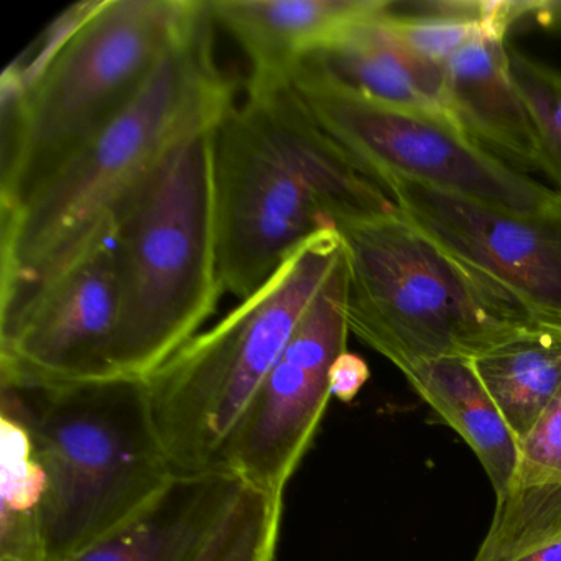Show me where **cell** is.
<instances>
[{
    "label": "cell",
    "instance_id": "obj_1",
    "mask_svg": "<svg viewBox=\"0 0 561 561\" xmlns=\"http://www.w3.org/2000/svg\"><path fill=\"white\" fill-rule=\"evenodd\" d=\"M400 215L313 119L294 84L245 91L216 134L222 290L254 295L301 244L343 222Z\"/></svg>",
    "mask_w": 561,
    "mask_h": 561
},
{
    "label": "cell",
    "instance_id": "obj_2",
    "mask_svg": "<svg viewBox=\"0 0 561 561\" xmlns=\"http://www.w3.org/2000/svg\"><path fill=\"white\" fill-rule=\"evenodd\" d=\"M206 0H91L68 9L25 65L0 80V208L123 113L205 12Z\"/></svg>",
    "mask_w": 561,
    "mask_h": 561
},
{
    "label": "cell",
    "instance_id": "obj_3",
    "mask_svg": "<svg viewBox=\"0 0 561 561\" xmlns=\"http://www.w3.org/2000/svg\"><path fill=\"white\" fill-rule=\"evenodd\" d=\"M208 0L133 103L14 208H0V305L37 282L113 211L121 196L183 137L236 106L219 68Z\"/></svg>",
    "mask_w": 561,
    "mask_h": 561
},
{
    "label": "cell",
    "instance_id": "obj_4",
    "mask_svg": "<svg viewBox=\"0 0 561 561\" xmlns=\"http://www.w3.org/2000/svg\"><path fill=\"white\" fill-rule=\"evenodd\" d=\"M218 127H203L170 147L111 211L119 291L113 367L119 379H146L199 333L225 294Z\"/></svg>",
    "mask_w": 561,
    "mask_h": 561
},
{
    "label": "cell",
    "instance_id": "obj_5",
    "mask_svg": "<svg viewBox=\"0 0 561 561\" xmlns=\"http://www.w3.org/2000/svg\"><path fill=\"white\" fill-rule=\"evenodd\" d=\"M350 333L402 374L472 360L543 323L501 282L446 251L402 213L337 226Z\"/></svg>",
    "mask_w": 561,
    "mask_h": 561
},
{
    "label": "cell",
    "instance_id": "obj_6",
    "mask_svg": "<svg viewBox=\"0 0 561 561\" xmlns=\"http://www.w3.org/2000/svg\"><path fill=\"white\" fill-rule=\"evenodd\" d=\"M47 474L48 561H67L146 511L176 478L142 380L60 387L0 383Z\"/></svg>",
    "mask_w": 561,
    "mask_h": 561
},
{
    "label": "cell",
    "instance_id": "obj_7",
    "mask_svg": "<svg viewBox=\"0 0 561 561\" xmlns=\"http://www.w3.org/2000/svg\"><path fill=\"white\" fill-rule=\"evenodd\" d=\"M341 254L337 229L308 239L254 295L142 379L176 476L226 471L262 383Z\"/></svg>",
    "mask_w": 561,
    "mask_h": 561
},
{
    "label": "cell",
    "instance_id": "obj_8",
    "mask_svg": "<svg viewBox=\"0 0 561 561\" xmlns=\"http://www.w3.org/2000/svg\"><path fill=\"white\" fill-rule=\"evenodd\" d=\"M295 91L321 129L377 183L387 176L469 196L522 215L561 211V192L502 162L443 117L351 93L297 73Z\"/></svg>",
    "mask_w": 561,
    "mask_h": 561
},
{
    "label": "cell",
    "instance_id": "obj_9",
    "mask_svg": "<svg viewBox=\"0 0 561 561\" xmlns=\"http://www.w3.org/2000/svg\"><path fill=\"white\" fill-rule=\"evenodd\" d=\"M119 291L111 216L0 305V383L60 387L114 374Z\"/></svg>",
    "mask_w": 561,
    "mask_h": 561
},
{
    "label": "cell",
    "instance_id": "obj_10",
    "mask_svg": "<svg viewBox=\"0 0 561 561\" xmlns=\"http://www.w3.org/2000/svg\"><path fill=\"white\" fill-rule=\"evenodd\" d=\"M344 252L262 383L226 456V471L284 495L331 399L330 373L347 351Z\"/></svg>",
    "mask_w": 561,
    "mask_h": 561
},
{
    "label": "cell",
    "instance_id": "obj_11",
    "mask_svg": "<svg viewBox=\"0 0 561 561\" xmlns=\"http://www.w3.org/2000/svg\"><path fill=\"white\" fill-rule=\"evenodd\" d=\"M380 186L407 221L561 327V211L522 215L400 176Z\"/></svg>",
    "mask_w": 561,
    "mask_h": 561
},
{
    "label": "cell",
    "instance_id": "obj_12",
    "mask_svg": "<svg viewBox=\"0 0 561 561\" xmlns=\"http://www.w3.org/2000/svg\"><path fill=\"white\" fill-rule=\"evenodd\" d=\"M390 5L386 0H208L215 24L248 58L245 91L291 84L305 58Z\"/></svg>",
    "mask_w": 561,
    "mask_h": 561
},
{
    "label": "cell",
    "instance_id": "obj_13",
    "mask_svg": "<svg viewBox=\"0 0 561 561\" xmlns=\"http://www.w3.org/2000/svg\"><path fill=\"white\" fill-rule=\"evenodd\" d=\"M505 38L482 32L443 67L449 114L469 139L502 162L547 175L537 127L512 80Z\"/></svg>",
    "mask_w": 561,
    "mask_h": 561
},
{
    "label": "cell",
    "instance_id": "obj_14",
    "mask_svg": "<svg viewBox=\"0 0 561 561\" xmlns=\"http://www.w3.org/2000/svg\"><path fill=\"white\" fill-rule=\"evenodd\" d=\"M392 5L351 25L305 58L297 73L323 78L377 103L455 123L446 98L445 68L407 47L387 21Z\"/></svg>",
    "mask_w": 561,
    "mask_h": 561
},
{
    "label": "cell",
    "instance_id": "obj_15",
    "mask_svg": "<svg viewBox=\"0 0 561 561\" xmlns=\"http://www.w3.org/2000/svg\"><path fill=\"white\" fill-rule=\"evenodd\" d=\"M244 485L231 471L176 476L146 511L67 561H195Z\"/></svg>",
    "mask_w": 561,
    "mask_h": 561
},
{
    "label": "cell",
    "instance_id": "obj_16",
    "mask_svg": "<svg viewBox=\"0 0 561 561\" xmlns=\"http://www.w3.org/2000/svg\"><path fill=\"white\" fill-rule=\"evenodd\" d=\"M403 376L436 415L465 439L488 474L495 499L502 497L517 474L520 446L471 360H430Z\"/></svg>",
    "mask_w": 561,
    "mask_h": 561
},
{
    "label": "cell",
    "instance_id": "obj_17",
    "mask_svg": "<svg viewBox=\"0 0 561 561\" xmlns=\"http://www.w3.org/2000/svg\"><path fill=\"white\" fill-rule=\"evenodd\" d=\"M518 443L561 389V327L538 323L471 360Z\"/></svg>",
    "mask_w": 561,
    "mask_h": 561
},
{
    "label": "cell",
    "instance_id": "obj_18",
    "mask_svg": "<svg viewBox=\"0 0 561 561\" xmlns=\"http://www.w3.org/2000/svg\"><path fill=\"white\" fill-rule=\"evenodd\" d=\"M47 474L31 430L0 407V561H48Z\"/></svg>",
    "mask_w": 561,
    "mask_h": 561
},
{
    "label": "cell",
    "instance_id": "obj_19",
    "mask_svg": "<svg viewBox=\"0 0 561 561\" xmlns=\"http://www.w3.org/2000/svg\"><path fill=\"white\" fill-rule=\"evenodd\" d=\"M472 561H561V478L514 482Z\"/></svg>",
    "mask_w": 561,
    "mask_h": 561
},
{
    "label": "cell",
    "instance_id": "obj_20",
    "mask_svg": "<svg viewBox=\"0 0 561 561\" xmlns=\"http://www.w3.org/2000/svg\"><path fill=\"white\" fill-rule=\"evenodd\" d=\"M282 497L245 484L195 561H274Z\"/></svg>",
    "mask_w": 561,
    "mask_h": 561
},
{
    "label": "cell",
    "instance_id": "obj_21",
    "mask_svg": "<svg viewBox=\"0 0 561 561\" xmlns=\"http://www.w3.org/2000/svg\"><path fill=\"white\" fill-rule=\"evenodd\" d=\"M508 67L537 127L547 176L561 192V75L514 47H508Z\"/></svg>",
    "mask_w": 561,
    "mask_h": 561
},
{
    "label": "cell",
    "instance_id": "obj_22",
    "mask_svg": "<svg viewBox=\"0 0 561 561\" xmlns=\"http://www.w3.org/2000/svg\"><path fill=\"white\" fill-rule=\"evenodd\" d=\"M393 5L387 14L390 27L405 42L410 50L439 67H445L465 45L482 32H497L507 37L504 32L484 22L428 11L419 4L416 14H399Z\"/></svg>",
    "mask_w": 561,
    "mask_h": 561
},
{
    "label": "cell",
    "instance_id": "obj_23",
    "mask_svg": "<svg viewBox=\"0 0 561 561\" xmlns=\"http://www.w3.org/2000/svg\"><path fill=\"white\" fill-rule=\"evenodd\" d=\"M518 446L520 459L514 482L561 478V389Z\"/></svg>",
    "mask_w": 561,
    "mask_h": 561
},
{
    "label": "cell",
    "instance_id": "obj_24",
    "mask_svg": "<svg viewBox=\"0 0 561 561\" xmlns=\"http://www.w3.org/2000/svg\"><path fill=\"white\" fill-rule=\"evenodd\" d=\"M370 377V369L366 360L357 354L344 351L336 360L330 373L331 397L343 403H351L359 396L363 387Z\"/></svg>",
    "mask_w": 561,
    "mask_h": 561
},
{
    "label": "cell",
    "instance_id": "obj_25",
    "mask_svg": "<svg viewBox=\"0 0 561 561\" xmlns=\"http://www.w3.org/2000/svg\"><path fill=\"white\" fill-rule=\"evenodd\" d=\"M528 22H534L543 28L561 31V0H541V2H531L530 0L522 25L528 24Z\"/></svg>",
    "mask_w": 561,
    "mask_h": 561
}]
</instances>
